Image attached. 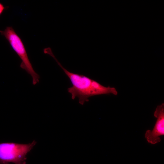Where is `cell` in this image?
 <instances>
[{
	"mask_svg": "<svg viewBox=\"0 0 164 164\" xmlns=\"http://www.w3.org/2000/svg\"><path fill=\"white\" fill-rule=\"evenodd\" d=\"M50 55L54 59L70 80L72 86L68 88L67 91L71 94L72 99L77 97L79 103L83 105L85 102L89 101V97L95 96L96 81L85 76L69 71L62 66L53 53Z\"/></svg>",
	"mask_w": 164,
	"mask_h": 164,
	"instance_id": "6da1fadb",
	"label": "cell"
},
{
	"mask_svg": "<svg viewBox=\"0 0 164 164\" xmlns=\"http://www.w3.org/2000/svg\"><path fill=\"white\" fill-rule=\"evenodd\" d=\"M0 33L8 41L21 60L20 67L31 76L33 84H37L39 82V76L34 70L21 38L12 27L8 26L4 30H0Z\"/></svg>",
	"mask_w": 164,
	"mask_h": 164,
	"instance_id": "7a4b0ae2",
	"label": "cell"
},
{
	"mask_svg": "<svg viewBox=\"0 0 164 164\" xmlns=\"http://www.w3.org/2000/svg\"><path fill=\"white\" fill-rule=\"evenodd\" d=\"M36 143L35 140L27 144L0 143V162L3 164H21L26 162V155Z\"/></svg>",
	"mask_w": 164,
	"mask_h": 164,
	"instance_id": "3957f363",
	"label": "cell"
},
{
	"mask_svg": "<svg viewBox=\"0 0 164 164\" xmlns=\"http://www.w3.org/2000/svg\"><path fill=\"white\" fill-rule=\"evenodd\" d=\"M154 116L157 118L152 130H147L145 137L148 142L152 144L160 142L159 136L164 135V104L157 106L154 113Z\"/></svg>",
	"mask_w": 164,
	"mask_h": 164,
	"instance_id": "277c9868",
	"label": "cell"
},
{
	"mask_svg": "<svg viewBox=\"0 0 164 164\" xmlns=\"http://www.w3.org/2000/svg\"><path fill=\"white\" fill-rule=\"evenodd\" d=\"M7 7H5L0 2V16L2 14L4 10L7 9Z\"/></svg>",
	"mask_w": 164,
	"mask_h": 164,
	"instance_id": "5b68a950",
	"label": "cell"
},
{
	"mask_svg": "<svg viewBox=\"0 0 164 164\" xmlns=\"http://www.w3.org/2000/svg\"><path fill=\"white\" fill-rule=\"evenodd\" d=\"M21 164H26V162H25Z\"/></svg>",
	"mask_w": 164,
	"mask_h": 164,
	"instance_id": "8992f818",
	"label": "cell"
},
{
	"mask_svg": "<svg viewBox=\"0 0 164 164\" xmlns=\"http://www.w3.org/2000/svg\"><path fill=\"white\" fill-rule=\"evenodd\" d=\"M0 164H3L0 162Z\"/></svg>",
	"mask_w": 164,
	"mask_h": 164,
	"instance_id": "52a82bcc",
	"label": "cell"
}]
</instances>
